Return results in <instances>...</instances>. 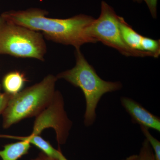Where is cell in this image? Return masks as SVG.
I'll return each mask as SVG.
<instances>
[{"mask_svg":"<svg viewBox=\"0 0 160 160\" xmlns=\"http://www.w3.org/2000/svg\"><path fill=\"white\" fill-rule=\"evenodd\" d=\"M47 12L39 9L11 10L2 15L18 25L39 32L46 39L80 49L86 43H96L89 28L94 18L81 14L66 19L46 17Z\"/></svg>","mask_w":160,"mask_h":160,"instance_id":"1","label":"cell"},{"mask_svg":"<svg viewBox=\"0 0 160 160\" xmlns=\"http://www.w3.org/2000/svg\"><path fill=\"white\" fill-rule=\"evenodd\" d=\"M76 64L73 68L60 72L58 79H63L79 88L86 100L84 124L86 127L93 125L97 118L96 109L101 99L108 92L122 88L120 82H108L101 78L89 64L80 49H75Z\"/></svg>","mask_w":160,"mask_h":160,"instance_id":"2","label":"cell"},{"mask_svg":"<svg viewBox=\"0 0 160 160\" xmlns=\"http://www.w3.org/2000/svg\"><path fill=\"white\" fill-rule=\"evenodd\" d=\"M58 80L56 76L48 75L41 82L11 96L2 113L3 128L9 129L22 120L39 114L53 98Z\"/></svg>","mask_w":160,"mask_h":160,"instance_id":"3","label":"cell"},{"mask_svg":"<svg viewBox=\"0 0 160 160\" xmlns=\"http://www.w3.org/2000/svg\"><path fill=\"white\" fill-rule=\"evenodd\" d=\"M47 46L41 32L0 15V54L44 61Z\"/></svg>","mask_w":160,"mask_h":160,"instance_id":"4","label":"cell"},{"mask_svg":"<svg viewBox=\"0 0 160 160\" xmlns=\"http://www.w3.org/2000/svg\"><path fill=\"white\" fill-rule=\"evenodd\" d=\"M119 17L112 7L105 1H102L99 17L95 18L89 28L90 36L96 42H101L126 57H154L152 53L134 50L126 45L120 32Z\"/></svg>","mask_w":160,"mask_h":160,"instance_id":"5","label":"cell"},{"mask_svg":"<svg viewBox=\"0 0 160 160\" xmlns=\"http://www.w3.org/2000/svg\"><path fill=\"white\" fill-rule=\"evenodd\" d=\"M72 126V122L65 110L62 93L56 90L53 98L43 111L36 117L31 135H40L44 130L52 128L56 133L59 146L66 144Z\"/></svg>","mask_w":160,"mask_h":160,"instance_id":"6","label":"cell"},{"mask_svg":"<svg viewBox=\"0 0 160 160\" xmlns=\"http://www.w3.org/2000/svg\"><path fill=\"white\" fill-rule=\"evenodd\" d=\"M120 102L123 108L131 117L133 123L160 132L159 118L152 113L140 103L130 98L122 97Z\"/></svg>","mask_w":160,"mask_h":160,"instance_id":"7","label":"cell"},{"mask_svg":"<svg viewBox=\"0 0 160 160\" xmlns=\"http://www.w3.org/2000/svg\"><path fill=\"white\" fill-rule=\"evenodd\" d=\"M0 138L27 141L31 145H33L37 147L46 155L53 158L58 159L61 151L60 146L58 149H55L48 141L43 139L40 135H29L28 136L22 137L9 135H0Z\"/></svg>","mask_w":160,"mask_h":160,"instance_id":"8","label":"cell"},{"mask_svg":"<svg viewBox=\"0 0 160 160\" xmlns=\"http://www.w3.org/2000/svg\"><path fill=\"white\" fill-rule=\"evenodd\" d=\"M26 82V77L22 72L12 71L5 75L3 78L2 86L4 92L13 96L22 90Z\"/></svg>","mask_w":160,"mask_h":160,"instance_id":"9","label":"cell"},{"mask_svg":"<svg viewBox=\"0 0 160 160\" xmlns=\"http://www.w3.org/2000/svg\"><path fill=\"white\" fill-rule=\"evenodd\" d=\"M31 147V144L25 141L7 144L0 150V157L2 160H18L28 154Z\"/></svg>","mask_w":160,"mask_h":160,"instance_id":"10","label":"cell"},{"mask_svg":"<svg viewBox=\"0 0 160 160\" xmlns=\"http://www.w3.org/2000/svg\"><path fill=\"white\" fill-rule=\"evenodd\" d=\"M119 26L122 37L126 45L131 49L142 51L141 43L143 36L134 30L122 17H119Z\"/></svg>","mask_w":160,"mask_h":160,"instance_id":"11","label":"cell"},{"mask_svg":"<svg viewBox=\"0 0 160 160\" xmlns=\"http://www.w3.org/2000/svg\"><path fill=\"white\" fill-rule=\"evenodd\" d=\"M142 51L152 53L154 58L159 57L160 54V40H155L142 36L141 43Z\"/></svg>","mask_w":160,"mask_h":160,"instance_id":"12","label":"cell"},{"mask_svg":"<svg viewBox=\"0 0 160 160\" xmlns=\"http://www.w3.org/2000/svg\"><path fill=\"white\" fill-rule=\"evenodd\" d=\"M140 127L141 131L151 146L155 160H160V142L150 133L149 129L142 126Z\"/></svg>","mask_w":160,"mask_h":160,"instance_id":"13","label":"cell"},{"mask_svg":"<svg viewBox=\"0 0 160 160\" xmlns=\"http://www.w3.org/2000/svg\"><path fill=\"white\" fill-rule=\"evenodd\" d=\"M140 160H155L154 153L149 142L146 139L143 141L138 154Z\"/></svg>","mask_w":160,"mask_h":160,"instance_id":"14","label":"cell"},{"mask_svg":"<svg viewBox=\"0 0 160 160\" xmlns=\"http://www.w3.org/2000/svg\"><path fill=\"white\" fill-rule=\"evenodd\" d=\"M135 2L141 3L144 1L149 8L152 16L153 18H156L157 17V5L158 0H132Z\"/></svg>","mask_w":160,"mask_h":160,"instance_id":"15","label":"cell"},{"mask_svg":"<svg viewBox=\"0 0 160 160\" xmlns=\"http://www.w3.org/2000/svg\"><path fill=\"white\" fill-rule=\"evenodd\" d=\"M11 96L5 92H0V115L2 113Z\"/></svg>","mask_w":160,"mask_h":160,"instance_id":"16","label":"cell"},{"mask_svg":"<svg viewBox=\"0 0 160 160\" xmlns=\"http://www.w3.org/2000/svg\"><path fill=\"white\" fill-rule=\"evenodd\" d=\"M31 160H57V159L53 158L50 157L41 152L39 153L36 158L32 159Z\"/></svg>","mask_w":160,"mask_h":160,"instance_id":"17","label":"cell"},{"mask_svg":"<svg viewBox=\"0 0 160 160\" xmlns=\"http://www.w3.org/2000/svg\"><path fill=\"white\" fill-rule=\"evenodd\" d=\"M122 160H140V159L138 154H133Z\"/></svg>","mask_w":160,"mask_h":160,"instance_id":"18","label":"cell"},{"mask_svg":"<svg viewBox=\"0 0 160 160\" xmlns=\"http://www.w3.org/2000/svg\"><path fill=\"white\" fill-rule=\"evenodd\" d=\"M57 160H68L65 157V156L63 155L62 152V150L60 151L59 155L58 158Z\"/></svg>","mask_w":160,"mask_h":160,"instance_id":"19","label":"cell"},{"mask_svg":"<svg viewBox=\"0 0 160 160\" xmlns=\"http://www.w3.org/2000/svg\"><path fill=\"white\" fill-rule=\"evenodd\" d=\"M1 85H0V91H1Z\"/></svg>","mask_w":160,"mask_h":160,"instance_id":"20","label":"cell"}]
</instances>
